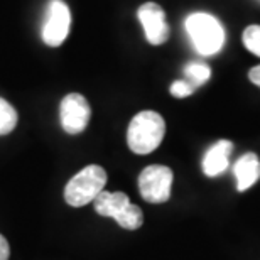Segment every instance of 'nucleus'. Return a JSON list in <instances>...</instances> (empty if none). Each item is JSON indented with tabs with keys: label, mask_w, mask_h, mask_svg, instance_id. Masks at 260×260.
Listing matches in <instances>:
<instances>
[{
	"label": "nucleus",
	"mask_w": 260,
	"mask_h": 260,
	"mask_svg": "<svg viewBox=\"0 0 260 260\" xmlns=\"http://www.w3.org/2000/svg\"><path fill=\"white\" fill-rule=\"evenodd\" d=\"M166 134V122L162 115L154 110L137 113L128 123L127 144L134 154H150L159 147Z\"/></svg>",
	"instance_id": "obj_1"
},
{
	"label": "nucleus",
	"mask_w": 260,
	"mask_h": 260,
	"mask_svg": "<svg viewBox=\"0 0 260 260\" xmlns=\"http://www.w3.org/2000/svg\"><path fill=\"white\" fill-rule=\"evenodd\" d=\"M188 30L194 49L201 56H213L223 48L225 43V30L220 20L206 12H194L186 19Z\"/></svg>",
	"instance_id": "obj_2"
},
{
	"label": "nucleus",
	"mask_w": 260,
	"mask_h": 260,
	"mask_svg": "<svg viewBox=\"0 0 260 260\" xmlns=\"http://www.w3.org/2000/svg\"><path fill=\"white\" fill-rule=\"evenodd\" d=\"M107 184V171L102 166L91 164L81 169L70 179L64 188V200L70 206L81 208L88 203L95 201V198L103 191Z\"/></svg>",
	"instance_id": "obj_3"
},
{
	"label": "nucleus",
	"mask_w": 260,
	"mask_h": 260,
	"mask_svg": "<svg viewBox=\"0 0 260 260\" xmlns=\"http://www.w3.org/2000/svg\"><path fill=\"white\" fill-rule=\"evenodd\" d=\"M95 211L98 215L113 218L125 230H137L144 223V213L137 205H132L127 194L102 191L95 198Z\"/></svg>",
	"instance_id": "obj_4"
},
{
	"label": "nucleus",
	"mask_w": 260,
	"mask_h": 260,
	"mask_svg": "<svg viewBox=\"0 0 260 260\" xmlns=\"http://www.w3.org/2000/svg\"><path fill=\"white\" fill-rule=\"evenodd\" d=\"M173 171L168 166L154 164L145 168L139 176V191L140 196L147 203H166L171 198L173 188Z\"/></svg>",
	"instance_id": "obj_5"
},
{
	"label": "nucleus",
	"mask_w": 260,
	"mask_h": 260,
	"mask_svg": "<svg viewBox=\"0 0 260 260\" xmlns=\"http://www.w3.org/2000/svg\"><path fill=\"white\" fill-rule=\"evenodd\" d=\"M71 12L63 0H51L46 10V19L43 25V39L51 48H58L64 43L70 34Z\"/></svg>",
	"instance_id": "obj_6"
},
{
	"label": "nucleus",
	"mask_w": 260,
	"mask_h": 260,
	"mask_svg": "<svg viewBox=\"0 0 260 260\" xmlns=\"http://www.w3.org/2000/svg\"><path fill=\"white\" fill-rule=\"evenodd\" d=\"M91 117V108L86 98L80 93H70L63 98L59 105V118L64 132L70 135L81 134L86 128Z\"/></svg>",
	"instance_id": "obj_7"
},
{
	"label": "nucleus",
	"mask_w": 260,
	"mask_h": 260,
	"mask_svg": "<svg viewBox=\"0 0 260 260\" xmlns=\"http://www.w3.org/2000/svg\"><path fill=\"white\" fill-rule=\"evenodd\" d=\"M137 17L140 20L145 32V39L149 44L160 46L169 38V25L166 22V12L159 4L145 2L137 10Z\"/></svg>",
	"instance_id": "obj_8"
},
{
	"label": "nucleus",
	"mask_w": 260,
	"mask_h": 260,
	"mask_svg": "<svg viewBox=\"0 0 260 260\" xmlns=\"http://www.w3.org/2000/svg\"><path fill=\"white\" fill-rule=\"evenodd\" d=\"M233 152V144L230 140H218L206 150L205 157H203V173L208 178H215L220 176L221 173H225L230 164V155Z\"/></svg>",
	"instance_id": "obj_9"
},
{
	"label": "nucleus",
	"mask_w": 260,
	"mask_h": 260,
	"mask_svg": "<svg viewBox=\"0 0 260 260\" xmlns=\"http://www.w3.org/2000/svg\"><path fill=\"white\" fill-rule=\"evenodd\" d=\"M233 174L237 178V189L247 191L260 179V159L257 154L247 152L233 166Z\"/></svg>",
	"instance_id": "obj_10"
},
{
	"label": "nucleus",
	"mask_w": 260,
	"mask_h": 260,
	"mask_svg": "<svg viewBox=\"0 0 260 260\" xmlns=\"http://www.w3.org/2000/svg\"><path fill=\"white\" fill-rule=\"evenodd\" d=\"M17 125V112L7 100L0 98V135H7Z\"/></svg>",
	"instance_id": "obj_11"
},
{
	"label": "nucleus",
	"mask_w": 260,
	"mask_h": 260,
	"mask_svg": "<svg viewBox=\"0 0 260 260\" xmlns=\"http://www.w3.org/2000/svg\"><path fill=\"white\" fill-rule=\"evenodd\" d=\"M186 76H188V81L193 83V86H200L203 85V83H206L208 80H210L211 76V70L210 66L205 64V63H198V61H194V63H189L188 66H186Z\"/></svg>",
	"instance_id": "obj_12"
},
{
	"label": "nucleus",
	"mask_w": 260,
	"mask_h": 260,
	"mask_svg": "<svg viewBox=\"0 0 260 260\" xmlns=\"http://www.w3.org/2000/svg\"><path fill=\"white\" fill-rule=\"evenodd\" d=\"M243 46L250 51L252 54H255L260 58V25H248L243 30Z\"/></svg>",
	"instance_id": "obj_13"
},
{
	"label": "nucleus",
	"mask_w": 260,
	"mask_h": 260,
	"mask_svg": "<svg viewBox=\"0 0 260 260\" xmlns=\"http://www.w3.org/2000/svg\"><path fill=\"white\" fill-rule=\"evenodd\" d=\"M194 91V86L189 81H174L171 85V95L176 98H186Z\"/></svg>",
	"instance_id": "obj_14"
},
{
	"label": "nucleus",
	"mask_w": 260,
	"mask_h": 260,
	"mask_svg": "<svg viewBox=\"0 0 260 260\" xmlns=\"http://www.w3.org/2000/svg\"><path fill=\"white\" fill-rule=\"evenodd\" d=\"M9 257H10L9 242L5 240L4 235H0V260H9Z\"/></svg>",
	"instance_id": "obj_15"
},
{
	"label": "nucleus",
	"mask_w": 260,
	"mask_h": 260,
	"mask_svg": "<svg viewBox=\"0 0 260 260\" xmlns=\"http://www.w3.org/2000/svg\"><path fill=\"white\" fill-rule=\"evenodd\" d=\"M248 80H250L253 85L260 86V66H253L250 71H248Z\"/></svg>",
	"instance_id": "obj_16"
}]
</instances>
